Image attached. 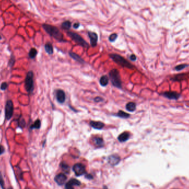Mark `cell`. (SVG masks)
<instances>
[{
	"label": "cell",
	"instance_id": "cell-31",
	"mask_svg": "<svg viewBox=\"0 0 189 189\" xmlns=\"http://www.w3.org/2000/svg\"><path fill=\"white\" fill-rule=\"evenodd\" d=\"M8 86H9V85H8V83H7V82H3V83L1 84V87H0L1 90H6L7 88H8Z\"/></svg>",
	"mask_w": 189,
	"mask_h": 189
},
{
	"label": "cell",
	"instance_id": "cell-43",
	"mask_svg": "<svg viewBox=\"0 0 189 189\" xmlns=\"http://www.w3.org/2000/svg\"><path fill=\"white\" fill-rule=\"evenodd\" d=\"M0 113H1V111H0Z\"/></svg>",
	"mask_w": 189,
	"mask_h": 189
},
{
	"label": "cell",
	"instance_id": "cell-4",
	"mask_svg": "<svg viewBox=\"0 0 189 189\" xmlns=\"http://www.w3.org/2000/svg\"><path fill=\"white\" fill-rule=\"evenodd\" d=\"M34 73L33 71H30L27 73L25 79V89L28 93H32L34 90Z\"/></svg>",
	"mask_w": 189,
	"mask_h": 189
},
{
	"label": "cell",
	"instance_id": "cell-17",
	"mask_svg": "<svg viewBox=\"0 0 189 189\" xmlns=\"http://www.w3.org/2000/svg\"><path fill=\"white\" fill-rule=\"evenodd\" d=\"M100 84L102 87L107 86L109 82V78L108 76L106 75H102L99 80Z\"/></svg>",
	"mask_w": 189,
	"mask_h": 189
},
{
	"label": "cell",
	"instance_id": "cell-36",
	"mask_svg": "<svg viewBox=\"0 0 189 189\" xmlns=\"http://www.w3.org/2000/svg\"><path fill=\"white\" fill-rule=\"evenodd\" d=\"M80 23L76 22V23H75V24H73V28H75V29H78L80 27Z\"/></svg>",
	"mask_w": 189,
	"mask_h": 189
},
{
	"label": "cell",
	"instance_id": "cell-5",
	"mask_svg": "<svg viewBox=\"0 0 189 189\" xmlns=\"http://www.w3.org/2000/svg\"><path fill=\"white\" fill-rule=\"evenodd\" d=\"M68 35L72 38V39L76 42L79 45H81L83 47H86L88 48L89 47V45L88 44L86 41H85V39L79 35L78 33L71 32V31H68L67 32Z\"/></svg>",
	"mask_w": 189,
	"mask_h": 189
},
{
	"label": "cell",
	"instance_id": "cell-19",
	"mask_svg": "<svg viewBox=\"0 0 189 189\" xmlns=\"http://www.w3.org/2000/svg\"><path fill=\"white\" fill-rule=\"evenodd\" d=\"M44 48H45V52L49 54H52L54 52L53 50V47L51 43L48 42L47 43L44 45Z\"/></svg>",
	"mask_w": 189,
	"mask_h": 189
},
{
	"label": "cell",
	"instance_id": "cell-39",
	"mask_svg": "<svg viewBox=\"0 0 189 189\" xmlns=\"http://www.w3.org/2000/svg\"><path fill=\"white\" fill-rule=\"evenodd\" d=\"M103 189H108V188H107V186H103Z\"/></svg>",
	"mask_w": 189,
	"mask_h": 189
},
{
	"label": "cell",
	"instance_id": "cell-3",
	"mask_svg": "<svg viewBox=\"0 0 189 189\" xmlns=\"http://www.w3.org/2000/svg\"><path fill=\"white\" fill-rule=\"evenodd\" d=\"M108 75L112 85L117 88L121 89L122 87V83L118 70L117 69H112L109 72Z\"/></svg>",
	"mask_w": 189,
	"mask_h": 189
},
{
	"label": "cell",
	"instance_id": "cell-15",
	"mask_svg": "<svg viewBox=\"0 0 189 189\" xmlns=\"http://www.w3.org/2000/svg\"><path fill=\"white\" fill-rule=\"evenodd\" d=\"M130 137V134L129 132H124L121 133L120 135L118 136V139L120 142H124L128 140Z\"/></svg>",
	"mask_w": 189,
	"mask_h": 189
},
{
	"label": "cell",
	"instance_id": "cell-1",
	"mask_svg": "<svg viewBox=\"0 0 189 189\" xmlns=\"http://www.w3.org/2000/svg\"><path fill=\"white\" fill-rule=\"evenodd\" d=\"M42 27L47 33L59 42H64L63 33L58 27L48 24H43Z\"/></svg>",
	"mask_w": 189,
	"mask_h": 189
},
{
	"label": "cell",
	"instance_id": "cell-2",
	"mask_svg": "<svg viewBox=\"0 0 189 189\" xmlns=\"http://www.w3.org/2000/svg\"><path fill=\"white\" fill-rule=\"evenodd\" d=\"M109 56L115 63H117L122 67L127 68L129 69H133L135 67L132 64L129 62L124 57L121 56L120 54L111 53L109 54Z\"/></svg>",
	"mask_w": 189,
	"mask_h": 189
},
{
	"label": "cell",
	"instance_id": "cell-40",
	"mask_svg": "<svg viewBox=\"0 0 189 189\" xmlns=\"http://www.w3.org/2000/svg\"><path fill=\"white\" fill-rule=\"evenodd\" d=\"M1 39H2V37H1V36L0 35V40H1Z\"/></svg>",
	"mask_w": 189,
	"mask_h": 189
},
{
	"label": "cell",
	"instance_id": "cell-20",
	"mask_svg": "<svg viewBox=\"0 0 189 189\" xmlns=\"http://www.w3.org/2000/svg\"><path fill=\"white\" fill-rule=\"evenodd\" d=\"M116 116H117L118 117L121 118H123V119H127V118H128L130 117V114L126 113L125 111H119L118 112L115 114Z\"/></svg>",
	"mask_w": 189,
	"mask_h": 189
},
{
	"label": "cell",
	"instance_id": "cell-9",
	"mask_svg": "<svg viewBox=\"0 0 189 189\" xmlns=\"http://www.w3.org/2000/svg\"><path fill=\"white\" fill-rule=\"evenodd\" d=\"M88 36L90 40V44L92 47H96L98 42V35L96 32L88 31Z\"/></svg>",
	"mask_w": 189,
	"mask_h": 189
},
{
	"label": "cell",
	"instance_id": "cell-42",
	"mask_svg": "<svg viewBox=\"0 0 189 189\" xmlns=\"http://www.w3.org/2000/svg\"></svg>",
	"mask_w": 189,
	"mask_h": 189
},
{
	"label": "cell",
	"instance_id": "cell-24",
	"mask_svg": "<svg viewBox=\"0 0 189 189\" xmlns=\"http://www.w3.org/2000/svg\"><path fill=\"white\" fill-rule=\"evenodd\" d=\"M40 126H41V122L39 119H37L35 121L34 124L30 126V129H38L40 128Z\"/></svg>",
	"mask_w": 189,
	"mask_h": 189
},
{
	"label": "cell",
	"instance_id": "cell-23",
	"mask_svg": "<svg viewBox=\"0 0 189 189\" xmlns=\"http://www.w3.org/2000/svg\"><path fill=\"white\" fill-rule=\"evenodd\" d=\"M38 53L37 50L35 48H31L30 51L29 52V57L30 59H34L35 57H36Z\"/></svg>",
	"mask_w": 189,
	"mask_h": 189
},
{
	"label": "cell",
	"instance_id": "cell-25",
	"mask_svg": "<svg viewBox=\"0 0 189 189\" xmlns=\"http://www.w3.org/2000/svg\"><path fill=\"white\" fill-rule=\"evenodd\" d=\"M69 183L71 185H72V186H79L81 185V183L80 181H79V180H76L75 179H72L70 180H69Z\"/></svg>",
	"mask_w": 189,
	"mask_h": 189
},
{
	"label": "cell",
	"instance_id": "cell-11",
	"mask_svg": "<svg viewBox=\"0 0 189 189\" xmlns=\"http://www.w3.org/2000/svg\"><path fill=\"white\" fill-rule=\"evenodd\" d=\"M120 157L116 154L110 155L108 158V162L112 166L118 165L120 162Z\"/></svg>",
	"mask_w": 189,
	"mask_h": 189
},
{
	"label": "cell",
	"instance_id": "cell-21",
	"mask_svg": "<svg viewBox=\"0 0 189 189\" xmlns=\"http://www.w3.org/2000/svg\"><path fill=\"white\" fill-rule=\"evenodd\" d=\"M72 27V22L69 20L63 22L61 24L62 28L65 30H69Z\"/></svg>",
	"mask_w": 189,
	"mask_h": 189
},
{
	"label": "cell",
	"instance_id": "cell-34",
	"mask_svg": "<svg viewBox=\"0 0 189 189\" xmlns=\"http://www.w3.org/2000/svg\"><path fill=\"white\" fill-rule=\"evenodd\" d=\"M129 59L132 61H135L137 60V57L135 54H132L129 56Z\"/></svg>",
	"mask_w": 189,
	"mask_h": 189
},
{
	"label": "cell",
	"instance_id": "cell-13",
	"mask_svg": "<svg viewBox=\"0 0 189 189\" xmlns=\"http://www.w3.org/2000/svg\"><path fill=\"white\" fill-rule=\"evenodd\" d=\"M90 125L92 128L97 130H101L105 126V124L101 122L93 121V120L90 121Z\"/></svg>",
	"mask_w": 189,
	"mask_h": 189
},
{
	"label": "cell",
	"instance_id": "cell-6",
	"mask_svg": "<svg viewBox=\"0 0 189 189\" xmlns=\"http://www.w3.org/2000/svg\"><path fill=\"white\" fill-rule=\"evenodd\" d=\"M13 104L11 100H9L5 105V118L6 120H9L13 114Z\"/></svg>",
	"mask_w": 189,
	"mask_h": 189
},
{
	"label": "cell",
	"instance_id": "cell-16",
	"mask_svg": "<svg viewBox=\"0 0 189 189\" xmlns=\"http://www.w3.org/2000/svg\"><path fill=\"white\" fill-rule=\"evenodd\" d=\"M93 142L94 144L97 147H102L104 145V141L102 138L100 137H95L93 139Z\"/></svg>",
	"mask_w": 189,
	"mask_h": 189
},
{
	"label": "cell",
	"instance_id": "cell-7",
	"mask_svg": "<svg viewBox=\"0 0 189 189\" xmlns=\"http://www.w3.org/2000/svg\"><path fill=\"white\" fill-rule=\"evenodd\" d=\"M72 170L77 176H80L84 175L86 172L85 166L80 163H78L74 165Z\"/></svg>",
	"mask_w": 189,
	"mask_h": 189
},
{
	"label": "cell",
	"instance_id": "cell-22",
	"mask_svg": "<svg viewBox=\"0 0 189 189\" xmlns=\"http://www.w3.org/2000/svg\"><path fill=\"white\" fill-rule=\"evenodd\" d=\"M186 75L185 74H181V75H175L174 76L173 78H171V80L174 81H180L185 79Z\"/></svg>",
	"mask_w": 189,
	"mask_h": 189
},
{
	"label": "cell",
	"instance_id": "cell-30",
	"mask_svg": "<svg viewBox=\"0 0 189 189\" xmlns=\"http://www.w3.org/2000/svg\"><path fill=\"white\" fill-rule=\"evenodd\" d=\"M15 63V58L13 55H12L10 60H9V66L10 67H12L13 66Z\"/></svg>",
	"mask_w": 189,
	"mask_h": 189
},
{
	"label": "cell",
	"instance_id": "cell-32",
	"mask_svg": "<svg viewBox=\"0 0 189 189\" xmlns=\"http://www.w3.org/2000/svg\"><path fill=\"white\" fill-rule=\"evenodd\" d=\"M0 186L2 187V189H5V182H4L3 177L1 175H0Z\"/></svg>",
	"mask_w": 189,
	"mask_h": 189
},
{
	"label": "cell",
	"instance_id": "cell-38",
	"mask_svg": "<svg viewBox=\"0 0 189 189\" xmlns=\"http://www.w3.org/2000/svg\"><path fill=\"white\" fill-rule=\"evenodd\" d=\"M86 178H87V179H91L93 178V177L91 176V175H87L86 176Z\"/></svg>",
	"mask_w": 189,
	"mask_h": 189
},
{
	"label": "cell",
	"instance_id": "cell-14",
	"mask_svg": "<svg viewBox=\"0 0 189 189\" xmlns=\"http://www.w3.org/2000/svg\"><path fill=\"white\" fill-rule=\"evenodd\" d=\"M69 54V56L72 57V59H74V60H76V61H77V62H79L80 63H81V64H84V63H85V60H84L81 57H80L78 54H76L75 53H74V52H70Z\"/></svg>",
	"mask_w": 189,
	"mask_h": 189
},
{
	"label": "cell",
	"instance_id": "cell-33",
	"mask_svg": "<svg viewBox=\"0 0 189 189\" xmlns=\"http://www.w3.org/2000/svg\"><path fill=\"white\" fill-rule=\"evenodd\" d=\"M93 100H94V102H95L96 103L101 102H102L103 100V99L102 98V97L96 96V97L94 98Z\"/></svg>",
	"mask_w": 189,
	"mask_h": 189
},
{
	"label": "cell",
	"instance_id": "cell-18",
	"mask_svg": "<svg viewBox=\"0 0 189 189\" xmlns=\"http://www.w3.org/2000/svg\"><path fill=\"white\" fill-rule=\"evenodd\" d=\"M126 109L127 111H131V112H133L135 111L136 109V104L135 102H128L127 103L126 105Z\"/></svg>",
	"mask_w": 189,
	"mask_h": 189
},
{
	"label": "cell",
	"instance_id": "cell-12",
	"mask_svg": "<svg viewBox=\"0 0 189 189\" xmlns=\"http://www.w3.org/2000/svg\"><path fill=\"white\" fill-rule=\"evenodd\" d=\"M67 179L66 175L64 174H61L57 175L55 177V181L59 185H64Z\"/></svg>",
	"mask_w": 189,
	"mask_h": 189
},
{
	"label": "cell",
	"instance_id": "cell-26",
	"mask_svg": "<svg viewBox=\"0 0 189 189\" xmlns=\"http://www.w3.org/2000/svg\"><path fill=\"white\" fill-rule=\"evenodd\" d=\"M61 167L63 170L66 173H68L70 171V167H69V165L66 164L65 162H62L61 164Z\"/></svg>",
	"mask_w": 189,
	"mask_h": 189
},
{
	"label": "cell",
	"instance_id": "cell-8",
	"mask_svg": "<svg viewBox=\"0 0 189 189\" xmlns=\"http://www.w3.org/2000/svg\"><path fill=\"white\" fill-rule=\"evenodd\" d=\"M55 96L58 102L63 104L65 102L66 99V95L64 91L61 89H57L55 90Z\"/></svg>",
	"mask_w": 189,
	"mask_h": 189
},
{
	"label": "cell",
	"instance_id": "cell-29",
	"mask_svg": "<svg viewBox=\"0 0 189 189\" xmlns=\"http://www.w3.org/2000/svg\"><path fill=\"white\" fill-rule=\"evenodd\" d=\"M187 66V65L186 64H181L178 65L177 66L175 67V69L177 70V71H181V70H183V69H184V68Z\"/></svg>",
	"mask_w": 189,
	"mask_h": 189
},
{
	"label": "cell",
	"instance_id": "cell-27",
	"mask_svg": "<svg viewBox=\"0 0 189 189\" xmlns=\"http://www.w3.org/2000/svg\"><path fill=\"white\" fill-rule=\"evenodd\" d=\"M117 37H118V35L117 33H112L108 37V40L110 42H114L116 39H117Z\"/></svg>",
	"mask_w": 189,
	"mask_h": 189
},
{
	"label": "cell",
	"instance_id": "cell-28",
	"mask_svg": "<svg viewBox=\"0 0 189 189\" xmlns=\"http://www.w3.org/2000/svg\"><path fill=\"white\" fill-rule=\"evenodd\" d=\"M18 127H20L21 128H23L26 125L25 120L23 118H21L18 120Z\"/></svg>",
	"mask_w": 189,
	"mask_h": 189
},
{
	"label": "cell",
	"instance_id": "cell-10",
	"mask_svg": "<svg viewBox=\"0 0 189 189\" xmlns=\"http://www.w3.org/2000/svg\"><path fill=\"white\" fill-rule=\"evenodd\" d=\"M162 95L165 98L171 100H177L179 99L180 97V94L175 92H171V91L164 92L162 94Z\"/></svg>",
	"mask_w": 189,
	"mask_h": 189
},
{
	"label": "cell",
	"instance_id": "cell-37",
	"mask_svg": "<svg viewBox=\"0 0 189 189\" xmlns=\"http://www.w3.org/2000/svg\"><path fill=\"white\" fill-rule=\"evenodd\" d=\"M5 152V147L2 145H0V155L4 153Z\"/></svg>",
	"mask_w": 189,
	"mask_h": 189
},
{
	"label": "cell",
	"instance_id": "cell-35",
	"mask_svg": "<svg viewBox=\"0 0 189 189\" xmlns=\"http://www.w3.org/2000/svg\"><path fill=\"white\" fill-rule=\"evenodd\" d=\"M65 189H74V187L72 185H71L69 183L66 184L65 185Z\"/></svg>",
	"mask_w": 189,
	"mask_h": 189
},
{
	"label": "cell",
	"instance_id": "cell-41",
	"mask_svg": "<svg viewBox=\"0 0 189 189\" xmlns=\"http://www.w3.org/2000/svg\"><path fill=\"white\" fill-rule=\"evenodd\" d=\"M12 189V187H9V189Z\"/></svg>",
	"mask_w": 189,
	"mask_h": 189
}]
</instances>
